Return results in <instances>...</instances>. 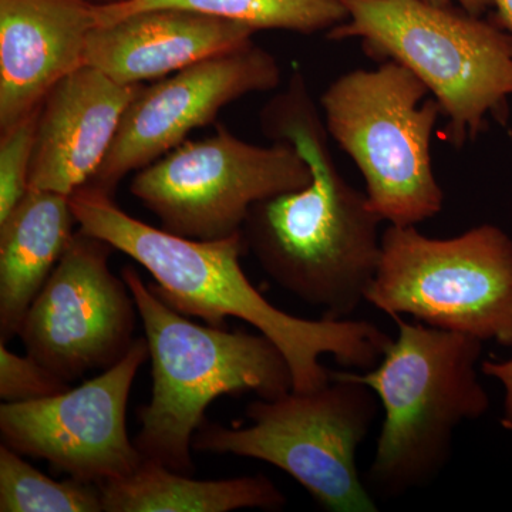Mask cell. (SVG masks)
I'll return each mask as SVG.
<instances>
[{"label": "cell", "mask_w": 512, "mask_h": 512, "mask_svg": "<svg viewBox=\"0 0 512 512\" xmlns=\"http://www.w3.org/2000/svg\"><path fill=\"white\" fill-rule=\"evenodd\" d=\"M427 2L440 6H453L457 3L461 9L474 16H483L493 8V0H427Z\"/></svg>", "instance_id": "cell-23"}, {"label": "cell", "mask_w": 512, "mask_h": 512, "mask_svg": "<svg viewBox=\"0 0 512 512\" xmlns=\"http://www.w3.org/2000/svg\"><path fill=\"white\" fill-rule=\"evenodd\" d=\"M339 2L348 19L328 39L360 40L367 56L410 70L439 103L448 143L463 147L490 119L507 124L512 37L493 20L427 0Z\"/></svg>", "instance_id": "cell-5"}, {"label": "cell", "mask_w": 512, "mask_h": 512, "mask_svg": "<svg viewBox=\"0 0 512 512\" xmlns=\"http://www.w3.org/2000/svg\"><path fill=\"white\" fill-rule=\"evenodd\" d=\"M242 23L184 9H151L96 26L84 64L114 82L143 84L252 42Z\"/></svg>", "instance_id": "cell-15"}, {"label": "cell", "mask_w": 512, "mask_h": 512, "mask_svg": "<svg viewBox=\"0 0 512 512\" xmlns=\"http://www.w3.org/2000/svg\"><path fill=\"white\" fill-rule=\"evenodd\" d=\"M429 90L402 64L339 76L320 96L330 138L359 168L370 208L392 225H417L443 210L431 136L441 116Z\"/></svg>", "instance_id": "cell-7"}, {"label": "cell", "mask_w": 512, "mask_h": 512, "mask_svg": "<svg viewBox=\"0 0 512 512\" xmlns=\"http://www.w3.org/2000/svg\"><path fill=\"white\" fill-rule=\"evenodd\" d=\"M121 276L136 301L153 366V392L137 410L134 444L143 461L192 476V440L210 404L244 393L278 399L293 390L291 367L262 333L198 325L168 306L133 266Z\"/></svg>", "instance_id": "cell-3"}, {"label": "cell", "mask_w": 512, "mask_h": 512, "mask_svg": "<svg viewBox=\"0 0 512 512\" xmlns=\"http://www.w3.org/2000/svg\"><path fill=\"white\" fill-rule=\"evenodd\" d=\"M72 389L69 382L37 362L19 356L0 342V399L5 403L32 402Z\"/></svg>", "instance_id": "cell-21"}, {"label": "cell", "mask_w": 512, "mask_h": 512, "mask_svg": "<svg viewBox=\"0 0 512 512\" xmlns=\"http://www.w3.org/2000/svg\"><path fill=\"white\" fill-rule=\"evenodd\" d=\"M0 511L101 512L104 507L99 485L72 477L66 481L53 480L3 443L0 446Z\"/></svg>", "instance_id": "cell-19"}, {"label": "cell", "mask_w": 512, "mask_h": 512, "mask_svg": "<svg viewBox=\"0 0 512 512\" xmlns=\"http://www.w3.org/2000/svg\"><path fill=\"white\" fill-rule=\"evenodd\" d=\"M291 144L256 146L218 126L214 136L185 141L138 170L130 192L180 237L215 241L239 234L256 202L311 183Z\"/></svg>", "instance_id": "cell-9"}, {"label": "cell", "mask_w": 512, "mask_h": 512, "mask_svg": "<svg viewBox=\"0 0 512 512\" xmlns=\"http://www.w3.org/2000/svg\"><path fill=\"white\" fill-rule=\"evenodd\" d=\"M326 386L258 399L245 409L247 427L205 420L192 440L202 453L255 458L285 471L330 512H376L360 480L356 451L379 414L380 400L349 370L333 372Z\"/></svg>", "instance_id": "cell-6"}, {"label": "cell", "mask_w": 512, "mask_h": 512, "mask_svg": "<svg viewBox=\"0 0 512 512\" xmlns=\"http://www.w3.org/2000/svg\"><path fill=\"white\" fill-rule=\"evenodd\" d=\"M512 349V348H511ZM481 370L485 376L494 377L504 387V416L501 423L505 429L512 431V357L503 362L484 360Z\"/></svg>", "instance_id": "cell-22"}, {"label": "cell", "mask_w": 512, "mask_h": 512, "mask_svg": "<svg viewBox=\"0 0 512 512\" xmlns=\"http://www.w3.org/2000/svg\"><path fill=\"white\" fill-rule=\"evenodd\" d=\"M184 9L242 23L254 30L275 29L312 35L348 19L339 0H120L94 3L96 26L151 9Z\"/></svg>", "instance_id": "cell-18"}, {"label": "cell", "mask_w": 512, "mask_h": 512, "mask_svg": "<svg viewBox=\"0 0 512 512\" xmlns=\"http://www.w3.org/2000/svg\"><path fill=\"white\" fill-rule=\"evenodd\" d=\"M147 359V339L137 338L120 362L76 389L32 402H3V443L84 483L130 476L143 457L128 437L127 404Z\"/></svg>", "instance_id": "cell-11"}, {"label": "cell", "mask_w": 512, "mask_h": 512, "mask_svg": "<svg viewBox=\"0 0 512 512\" xmlns=\"http://www.w3.org/2000/svg\"><path fill=\"white\" fill-rule=\"evenodd\" d=\"M271 141L291 144L311 168V183L256 202L242 234L262 269L323 318L345 319L366 302L382 255V218L366 192L340 174L322 111L301 70L259 116Z\"/></svg>", "instance_id": "cell-1"}, {"label": "cell", "mask_w": 512, "mask_h": 512, "mask_svg": "<svg viewBox=\"0 0 512 512\" xmlns=\"http://www.w3.org/2000/svg\"><path fill=\"white\" fill-rule=\"evenodd\" d=\"M397 338L365 373L350 372L384 412L367 485L384 498L427 487L453 451L454 431L480 419L490 397L478 379L483 340L393 316Z\"/></svg>", "instance_id": "cell-4"}, {"label": "cell", "mask_w": 512, "mask_h": 512, "mask_svg": "<svg viewBox=\"0 0 512 512\" xmlns=\"http://www.w3.org/2000/svg\"><path fill=\"white\" fill-rule=\"evenodd\" d=\"M77 229L70 197L42 190H29L0 222V342L19 335Z\"/></svg>", "instance_id": "cell-16"}, {"label": "cell", "mask_w": 512, "mask_h": 512, "mask_svg": "<svg viewBox=\"0 0 512 512\" xmlns=\"http://www.w3.org/2000/svg\"><path fill=\"white\" fill-rule=\"evenodd\" d=\"M113 251L77 229L20 326L26 353L66 382L109 369L136 342V301L110 269Z\"/></svg>", "instance_id": "cell-10"}, {"label": "cell", "mask_w": 512, "mask_h": 512, "mask_svg": "<svg viewBox=\"0 0 512 512\" xmlns=\"http://www.w3.org/2000/svg\"><path fill=\"white\" fill-rule=\"evenodd\" d=\"M493 22L512 37V0H493Z\"/></svg>", "instance_id": "cell-24"}, {"label": "cell", "mask_w": 512, "mask_h": 512, "mask_svg": "<svg viewBox=\"0 0 512 512\" xmlns=\"http://www.w3.org/2000/svg\"><path fill=\"white\" fill-rule=\"evenodd\" d=\"M281 77L275 56L249 42L150 86L143 84L128 104L106 160L86 187L114 197L128 174L181 146L197 128L214 123L228 104L275 90Z\"/></svg>", "instance_id": "cell-12"}, {"label": "cell", "mask_w": 512, "mask_h": 512, "mask_svg": "<svg viewBox=\"0 0 512 512\" xmlns=\"http://www.w3.org/2000/svg\"><path fill=\"white\" fill-rule=\"evenodd\" d=\"M366 302L512 348V239L491 224L450 239L390 224Z\"/></svg>", "instance_id": "cell-8"}, {"label": "cell", "mask_w": 512, "mask_h": 512, "mask_svg": "<svg viewBox=\"0 0 512 512\" xmlns=\"http://www.w3.org/2000/svg\"><path fill=\"white\" fill-rule=\"evenodd\" d=\"M93 2V0H92ZM111 2H120V0H99L97 3H111Z\"/></svg>", "instance_id": "cell-25"}, {"label": "cell", "mask_w": 512, "mask_h": 512, "mask_svg": "<svg viewBox=\"0 0 512 512\" xmlns=\"http://www.w3.org/2000/svg\"><path fill=\"white\" fill-rule=\"evenodd\" d=\"M141 87L114 82L87 64L60 80L40 107L30 190L72 197L86 187L106 160Z\"/></svg>", "instance_id": "cell-13"}, {"label": "cell", "mask_w": 512, "mask_h": 512, "mask_svg": "<svg viewBox=\"0 0 512 512\" xmlns=\"http://www.w3.org/2000/svg\"><path fill=\"white\" fill-rule=\"evenodd\" d=\"M94 28L92 0H0V131L84 66Z\"/></svg>", "instance_id": "cell-14"}, {"label": "cell", "mask_w": 512, "mask_h": 512, "mask_svg": "<svg viewBox=\"0 0 512 512\" xmlns=\"http://www.w3.org/2000/svg\"><path fill=\"white\" fill-rule=\"evenodd\" d=\"M40 107L12 127L0 131V222L8 218L30 190V168Z\"/></svg>", "instance_id": "cell-20"}, {"label": "cell", "mask_w": 512, "mask_h": 512, "mask_svg": "<svg viewBox=\"0 0 512 512\" xmlns=\"http://www.w3.org/2000/svg\"><path fill=\"white\" fill-rule=\"evenodd\" d=\"M99 487L107 512L281 511L286 505L284 493L265 476L194 480L150 461Z\"/></svg>", "instance_id": "cell-17"}, {"label": "cell", "mask_w": 512, "mask_h": 512, "mask_svg": "<svg viewBox=\"0 0 512 512\" xmlns=\"http://www.w3.org/2000/svg\"><path fill=\"white\" fill-rule=\"evenodd\" d=\"M70 201L80 231L146 268L156 281L148 286L174 311L214 328H227L228 318L241 319L272 340L288 360L295 392H313L332 380L320 356L367 372L392 345L372 323L302 319L272 305L242 271V232L215 241L180 237L131 217L113 197L87 187Z\"/></svg>", "instance_id": "cell-2"}]
</instances>
